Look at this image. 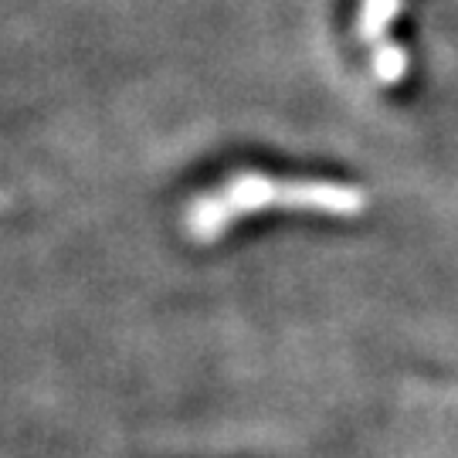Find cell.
Listing matches in <instances>:
<instances>
[{
    "mask_svg": "<svg viewBox=\"0 0 458 458\" xmlns=\"http://www.w3.org/2000/svg\"><path fill=\"white\" fill-rule=\"evenodd\" d=\"M231 187L221 191V197H200L191 214L187 228L194 234H214L217 228H225L234 214H245L242 208H255V204H299V208H327L333 214H350L363 204V197L350 187L340 183H293V181H268V177H234L228 181Z\"/></svg>",
    "mask_w": 458,
    "mask_h": 458,
    "instance_id": "1",
    "label": "cell"
}]
</instances>
